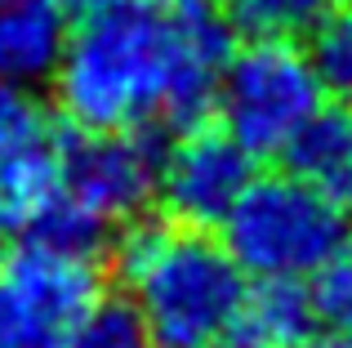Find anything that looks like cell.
I'll list each match as a JSON object with an SVG mask.
<instances>
[{
    "mask_svg": "<svg viewBox=\"0 0 352 348\" xmlns=\"http://www.w3.org/2000/svg\"><path fill=\"white\" fill-rule=\"evenodd\" d=\"M236 23L210 0H107L72 23L54 94L76 130L183 134L214 112Z\"/></svg>",
    "mask_w": 352,
    "mask_h": 348,
    "instance_id": "cell-1",
    "label": "cell"
},
{
    "mask_svg": "<svg viewBox=\"0 0 352 348\" xmlns=\"http://www.w3.org/2000/svg\"><path fill=\"white\" fill-rule=\"evenodd\" d=\"M112 268L156 348H219L236 335L250 277L223 237L138 215L116 228Z\"/></svg>",
    "mask_w": 352,
    "mask_h": 348,
    "instance_id": "cell-2",
    "label": "cell"
},
{
    "mask_svg": "<svg viewBox=\"0 0 352 348\" xmlns=\"http://www.w3.org/2000/svg\"><path fill=\"white\" fill-rule=\"evenodd\" d=\"M219 237L250 281H312L348 241V210L294 179L290 170L254 174Z\"/></svg>",
    "mask_w": 352,
    "mask_h": 348,
    "instance_id": "cell-3",
    "label": "cell"
},
{
    "mask_svg": "<svg viewBox=\"0 0 352 348\" xmlns=\"http://www.w3.org/2000/svg\"><path fill=\"white\" fill-rule=\"evenodd\" d=\"M326 98L317 63L299 50V41H250L232 54L219 80L214 116L254 157H285Z\"/></svg>",
    "mask_w": 352,
    "mask_h": 348,
    "instance_id": "cell-4",
    "label": "cell"
},
{
    "mask_svg": "<svg viewBox=\"0 0 352 348\" xmlns=\"http://www.w3.org/2000/svg\"><path fill=\"white\" fill-rule=\"evenodd\" d=\"M98 304L94 254L23 241L0 259V348H72Z\"/></svg>",
    "mask_w": 352,
    "mask_h": 348,
    "instance_id": "cell-5",
    "label": "cell"
},
{
    "mask_svg": "<svg viewBox=\"0 0 352 348\" xmlns=\"http://www.w3.org/2000/svg\"><path fill=\"white\" fill-rule=\"evenodd\" d=\"M165 134L63 130V192L107 228H125L156 201Z\"/></svg>",
    "mask_w": 352,
    "mask_h": 348,
    "instance_id": "cell-6",
    "label": "cell"
},
{
    "mask_svg": "<svg viewBox=\"0 0 352 348\" xmlns=\"http://www.w3.org/2000/svg\"><path fill=\"white\" fill-rule=\"evenodd\" d=\"M254 152L241 148L223 125H192L183 134H170L161 152V183H156L165 219L201 232L223 228L232 206L254 183Z\"/></svg>",
    "mask_w": 352,
    "mask_h": 348,
    "instance_id": "cell-7",
    "label": "cell"
},
{
    "mask_svg": "<svg viewBox=\"0 0 352 348\" xmlns=\"http://www.w3.org/2000/svg\"><path fill=\"white\" fill-rule=\"evenodd\" d=\"M63 188V130L23 85H0V232L27 237Z\"/></svg>",
    "mask_w": 352,
    "mask_h": 348,
    "instance_id": "cell-8",
    "label": "cell"
},
{
    "mask_svg": "<svg viewBox=\"0 0 352 348\" xmlns=\"http://www.w3.org/2000/svg\"><path fill=\"white\" fill-rule=\"evenodd\" d=\"M67 9L54 0H9L0 5V85L36 89L54 80L67 50Z\"/></svg>",
    "mask_w": 352,
    "mask_h": 348,
    "instance_id": "cell-9",
    "label": "cell"
},
{
    "mask_svg": "<svg viewBox=\"0 0 352 348\" xmlns=\"http://www.w3.org/2000/svg\"><path fill=\"white\" fill-rule=\"evenodd\" d=\"M285 170L330 197L335 206L352 210V107L330 98L317 116L285 148Z\"/></svg>",
    "mask_w": 352,
    "mask_h": 348,
    "instance_id": "cell-10",
    "label": "cell"
},
{
    "mask_svg": "<svg viewBox=\"0 0 352 348\" xmlns=\"http://www.w3.org/2000/svg\"><path fill=\"white\" fill-rule=\"evenodd\" d=\"M317 335L321 322L308 281H281V277L250 281L236 340H250L258 348H312Z\"/></svg>",
    "mask_w": 352,
    "mask_h": 348,
    "instance_id": "cell-11",
    "label": "cell"
},
{
    "mask_svg": "<svg viewBox=\"0 0 352 348\" xmlns=\"http://www.w3.org/2000/svg\"><path fill=\"white\" fill-rule=\"evenodd\" d=\"M344 0H232V23L250 41H303Z\"/></svg>",
    "mask_w": 352,
    "mask_h": 348,
    "instance_id": "cell-12",
    "label": "cell"
},
{
    "mask_svg": "<svg viewBox=\"0 0 352 348\" xmlns=\"http://www.w3.org/2000/svg\"><path fill=\"white\" fill-rule=\"evenodd\" d=\"M312 63H317V76L326 85V94L335 103L352 107V0L339 5L335 14L321 23V32L312 36Z\"/></svg>",
    "mask_w": 352,
    "mask_h": 348,
    "instance_id": "cell-13",
    "label": "cell"
},
{
    "mask_svg": "<svg viewBox=\"0 0 352 348\" xmlns=\"http://www.w3.org/2000/svg\"><path fill=\"white\" fill-rule=\"evenodd\" d=\"M308 286H312V304H317L321 331L352 335V232Z\"/></svg>",
    "mask_w": 352,
    "mask_h": 348,
    "instance_id": "cell-14",
    "label": "cell"
},
{
    "mask_svg": "<svg viewBox=\"0 0 352 348\" xmlns=\"http://www.w3.org/2000/svg\"><path fill=\"white\" fill-rule=\"evenodd\" d=\"M72 348H156L129 299H103Z\"/></svg>",
    "mask_w": 352,
    "mask_h": 348,
    "instance_id": "cell-15",
    "label": "cell"
},
{
    "mask_svg": "<svg viewBox=\"0 0 352 348\" xmlns=\"http://www.w3.org/2000/svg\"><path fill=\"white\" fill-rule=\"evenodd\" d=\"M54 5H63V9H72V14H89V9H103L107 5V0H54Z\"/></svg>",
    "mask_w": 352,
    "mask_h": 348,
    "instance_id": "cell-16",
    "label": "cell"
},
{
    "mask_svg": "<svg viewBox=\"0 0 352 348\" xmlns=\"http://www.w3.org/2000/svg\"><path fill=\"white\" fill-rule=\"evenodd\" d=\"M219 348H258V344H250V340H236V335H232V340H228V344H219Z\"/></svg>",
    "mask_w": 352,
    "mask_h": 348,
    "instance_id": "cell-17",
    "label": "cell"
},
{
    "mask_svg": "<svg viewBox=\"0 0 352 348\" xmlns=\"http://www.w3.org/2000/svg\"><path fill=\"white\" fill-rule=\"evenodd\" d=\"M0 259H5V250H0Z\"/></svg>",
    "mask_w": 352,
    "mask_h": 348,
    "instance_id": "cell-18",
    "label": "cell"
},
{
    "mask_svg": "<svg viewBox=\"0 0 352 348\" xmlns=\"http://www.w3.org/2000/svg\"><path fill=\"white\" fill-rule=\"evenodd\" d=\"M0 5H9V0H0Z\"/></svg>",
    "mask_w": 352,
    "mask_h": 348,
    "instance_id": "cell-19",
    "label": "cell"
}]
</instances>
